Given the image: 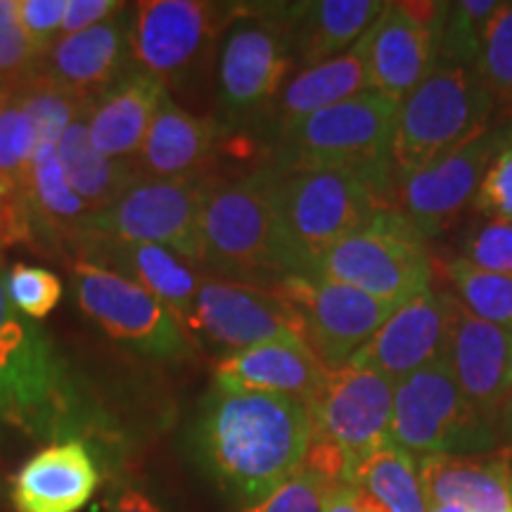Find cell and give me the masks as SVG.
Wrapping results in <instances>:
<instances>
[{"label": "cell", "mask_w": 512, "mask_h": 512, "mask_svg": "<svg viewBox=\"0 0 512 512\" xmlns=\"http://www.w3.org/2000/svg\"><path fill=\"white\" fill-rule=\"evenodd\" d=\"M311 432L304 399L214 387L197 413L192 444L214 482L252 505L304 465Z\"/></svg>", "instance_id": "1"}, {"label": "cell", "mask_w": 512, "mask_h": 512, "mask_svg": "<svg viewBox=\"0 0 512 512\" xmlns=\"http://www.w3.org/2000/svg\"><path fill=\"white\" fill-rule=\"evenodd\" d=\"M200 266L230 283L275 290L294 278L271 202L268 171L207 178L200 209Z\"/></svg>", "instance_id": "2"}, {"label": "cell", "mask_w": 512, "mask_h": 512, "mask_svg": "<svg viewBox=\"0 0 512 512\" xmlns=\"http://www.w3.org/2000/svg\"><path fill=\"white\" fill-rule=\"evenodd\" d=\"M297 67L292 3L235 10L216 55V112L221 136L264 128Z\"/></svg>", "instance_id": "3"}, {"label": "cell", "mask_w": 512, "mask_h": 512, "mask_svg": "<svg viewBox=\"0 0 512 512\" xmlns=\"http://www.w3.org/2000/svg\"><path fill=\"white\" fill-rule=\"evenodd\" d=\"M83 403L53 337L15 311L0 323V444L10 437L50 439L74 432Z\"/></svg>", "instance_id": "4"}, {"label": "cell", "mask_w": 512, "mask_h": 512, "mask_svg": "<svg viewBox=\"0 0 512 512\" xmlns=\"http://www.w3.org/2000/svg\"><path fill=\"white\" fill-rule=\"evenodd\" d=\"M271 202L290 254L294 275L311 278L313 264L339 240L361 230L380 211L384 192L351 169H294L266 166Z\"/></svg>", "instance_id": "5"}, {"label": "cell", "mask_w": 512, "mask_h": 512, "mask_svg": "<svg viewBox=\"0 0 512 512\" xmlns=\"http://www.w3.org/2000/svg\"><path fill=\"white\" fill-rule=\"evenodd\" d=\"M399 102L380 91H363L304 119L273 143L275 171L351 169L389 195L392 138Z\"/></svg>", "instance_id": "6"}, {"label": "cell", "mask_w": 512, "mask_h": 512, "mask_svg": "<svg viewBox=\"0 0 512 512\" xmlns=\"http://www.w3.org/2000/svg\"><path fill=\"white\" fill-rule=\"evenodd\" d=\"M235 5L204 0H140L131 5V69L166 95L188 100L209 79Z\"/></svg>", "instance_id": "7"}, {"label": "cell", "mask_w": 512, "mask_h": 512, "mask_svg": "<svg viewBox=\"0 0 512 512\" xmlns=\"http://www.w3.org/2000/svg\"><path fill=\"white\" fill-rule=\"evenodd\" d=\"M494 95L475 69L434 64L425 81L401 100L392 138L394 183L418 174L446 152L489 128Z\"/></svg>", "instance_id": "8"}, {"label": "cell", "mask_w": 512, "mask_h": 512, "mask_svg": "<svg viewBox=\"0 0 512 512\" xmlns=\"http://www.w3.org/2000/svg\"><path fill=\"white\" fill-rule=\"evenodd\" d=\"M311 278L356 287L401 306L430 290L432 261L411 221L396 207H382L361 230L320 254Z\"/></svg>", "instance_id": "9"}, {"label": "cell", "mask_w": 512, "mask_h": 512, "mask_svg": "<svg viewBox=\"0 0 512 512\" xmlns=\"http://www.w3.org/2000/svg\"><path fill=\"white\" fill-rule=\"evenodd\" d=\"M72 285L83 316L121 349L166 366L195 358L197 347L181 320L124 275L76 259Z\"/></svg>", "instance_id": "10"}, {"label": "cell", "mask_w": 512, "mask_h": 512, "mask_svg": "<svg viewBox=\"0 0 512 512\" xmlns=\"http://www.w3.org/2000/svg\"><path fill=\"white\" fill-rule=\"evenodd\" d=\"M392 441L418 458L467 456L494 446L498 430L460 392L446 356L394 384Z\"/></svg>", "instance_id": "11"}, {"label": "cell", "mask_w": 512, "mask_h": 512, "mask_svg": "<svg viewBox=\"0 0 512 512\" xmlns=\"http://www.w3.org/2000/svg\"><path fill=\"white\" fill-rule=\"evenodd\" d=\"M207 178L209 174L178 181L140 176L110 207L93 211L86 238L159 245L200 266V209Z\"/></svg>", "instance_id": "12"}, {"label": "cell", "mask_w": 512, "mask_h": 512, "mask_svg": "<svg viewBox=\"0 0 512 512\" xmlns=\"http://www.w3.org/2000/svg\"><path fill=\"white\" fill-rule=\"evenodd\" d=\"M311 439L332 448L351 470L392 441L394 382L356 366L328 368L306 399Z\"/></svg>", "instance_id": "13"}, {"label": "cell", "mask_w": 512, "mask_h": 512, "mask_svg": "<svg viewBox=\"0 0 512 512\" xmlns=\"http://www.w3.org/2000/svg\"><path fill=\"white\" fill-rule=\"evenodd\" d=\"M188 332L197 349L219 351L221 356L275 339L306 342L302 313L278 290L230 283L214 275L202 280Z\"/></svg>", "instance_id": "14"}, {"label": "cell", "mask_w": 512, "mask_h": 512, "mask_svg": "<svg viewBox=\"0 0 512 512\" xmlns=\"http://www.w3.org/2000/svg\"><path fill=\"white\" fill-rule=\"evenodd\" d=\"M297 306L306 325V342L325 368H342L392 313L396 304L382 302L356 287L325 278L294 275L275 287Z\"/></svg>", "instance_id": "15"}, {"label": "cell", "mask_w": 512, "mask_h": 512, "mask_svg": "<svg viewBox=\"0 0 512 512\" xmlns=\"http://www.w3.org/2000/svg\"><path fill=\"white\" fill-rule=\"evenodd\" d=\"M510 138L508 128L489 126L456 150L446 152L437 162L399 183L401 207L396 209L422 238H437L475 200L486 169Z\"/></svg>", "instance_id": "16"}, {"label": "cell", "mask_w": 512, "mask_h": 512, "mask_svg": "<svg viewBox=\"0 0 512 512\" xmlns=\"http://www.w3.org/2000/svg\"><path fill=\"white\" fill-rule=\"evenodd\" d=\"M448 3H389L368 31L370 91L401 100L437 64V38Z\"/></svg>", "instance_id": "17"}, {"label": "cell", "mask_w": 512, "mask_h": 512, "mask_svg": "<svg viewBox=\"0 0 512 512\" xmlns=\"http://www.w3.org/2000/svg\"><path fill=\"white\" fill-rule=\"evenodd\" d=\"M453 297L425 290L401 304L356 351L349 366L384 375L394 384L448 356Z\"/></svg>", "instance_id": "18"}, {"label": "cell", "mask_w": 512, "mask_h": 512, "mask_svg": "<svg viewBox=\"0 0 512 512\" xmlns=\"http://www.w3.org/2000/svg\"><path fill=\"white\" fill-rule=\"evenodd\" d=\"M131 72V5L79 34L60 36L41 60L38 74L91 107Z\"/></svg>", "instance_id": "19"}, {"label": "cell", "mask_w": 512, "mask_h": 512, "mask_svg": "<svg viewBox=\"0 0 512 512\" xmlns=\"http://www.w3.org/2000/svg\"><path fill=\"white\" fill-rule=\"evenodd\" d=\"M448 363L470 406L496 425L512 394V330L472 316L453 297Z\"/></svg>", "instance_id": "20"}, {"label": "cell", "mask_w": 512, "mask_h": 512, "mask_svg": "<svg viewBox=\"0 0 512 512\" xmlns=\"http://www.w3.org/2000/svg\"><path fill=\"white\" fill-rule=\"evenodd\" d=\"M76 254H79L76 259L110 268V271L124 275L131 283L143 287L145 292H150L174 313L188 330L192 313H195L197 292H200L204 280L197 271V264L159 245L105 238H86L76 249Z\"/></svg>", "instance_id": "21"}, {"label": "cell", "mask_w": 512, "mask_h": 512, "mask_svg": "<svg viewBox=\"0 0 512 512\" xmlns=\"http://www.w3.org/2000/svg\"><path fill=\"white\" fill-rule=\"evenodd\" d=\"M100 486V470L81 439L50 444L12 477L17 512H81Z\"/></svg>", "instance_id": "22"}, {"label": "cell", "mask_w": 512, "mask_h": 512, "mask_svg": "<svg viewBox=\"0 0 512 512\" xmlns=\"http://www.w3.org/2000/svg\"><path fill=\"white\" fill-rule=\"evenodd\" d=\"M221 140L214 117L185 110L164 95L133 166L138 176L159 181L207 176Z\"/></svg>", "instance_id": "23"}, {"label": "cell", "mask_w": 512, "mask_h": 512, "mask_svg": "<svg viewBox=\"0 0 512 512\" xmlns=\"http://www.w3.org/2000/svg\"><path fill=\"white\" fill-rule=\"evenodd\" d=\"M323 361L304 339H275L221 356L214 387L228 392H264L309 399L325 373Z\"/></svg>", "instance_id": "24"}, {"label": "cell", "mask_w": 512, "mask_h": 512, "mask_svg": "<svg viewBox=\"0 0 512 512\" xmlns=\"http://www.w3.org/2000/svg\"><path fill=\"white\" fill-rule=\"evenodd\" d=\"M370 91L368 74V34L335 60L318 64V67L302 69L275 100L271 114L264 126L268 140L278 143L287 133L294 131L304 119L325 107L354 98V95Z\"/></svg>", "instance_id": "25"}, {"label": "cell", "mask_w": 512, "mask_h": 512, "mask_svg": "<svg viewBox=\"0 0 512 512\" xmlns=\"http://www.w3.org/2000/svg\"><path fill=\"white\" fill-rule=\"evenodd\" d=\"M427 503L458 505L467 512H512V460L477 453L418 458Z\"/></svg>", "instance_id": "26"}, {"label": "cell", "mask_w": 512, "mask_h": 512, "mask_svg": "<svg viewBox=\"0 0 512 512\" xmlns=\"http://www.w3.org/2000/svg\"><path fill=\"white\" fill-rule=\"evenodd\" d=\"M164 95L155 79L136 69L126 72L86 110L88 138L95 150L105 157L133 162Z\"/></svg>", "instance_id": "27"}, {"label": "cell", "mask_w": 512, "mask_h": 512, "mask_svg": "<svg viewBox=\"0 0 512 512\" xmlns=\"http://www.w3.org/2000/svg\"><path fill=\"white\" fill-rule=\"evenodd\" d=\"M387 5L382 0L292 3V46L299 67H318L347 53L373 29Z\"/></svg>", "instance_id": "28"}, {"label": "cell", "mask_w": 512, "mask_h": 512, "mask_svg": "<svg viewBox=\"0 0 512 512\" xmlns=\"http://www.w3.org/2000/svg\"><path fill=\"white\" fill-rule=\"evenodd\" d=\"M22 190L29 209L31 240H46L50 247L79 249L93 211L69 185L57 147H36Z\"/></svg>", "instance_id": "29"}, {"label": "cell", "mask_w": 512, "mask_h": 512, "mask_svg": "<svg viewBox=\"0 0 512 512\" xmlns=\"http://www.w3.org/2000/svg\"><path fill=\"white\" fill-rule=\"evenodd\" d=\"M57 157L72 190L91 211L110 207L128 185L140 178L133 162L105 157L95 150L88 138L86 112L62 133Z\"/></svg>", "instance_id": "30"}, {"label": "cell", "mask_w": 512, "mask_h": 512, "mask_svg": "<svg viewBox=\"0 0 512 512\" xmlns=\"http://www.w3.org/2000/svg\"><path fill=\"white\" fill-rule=\"evenodd\" d=\"M349 486L368 496L382 512H427L418 458L396 444L363 458L351 470Z\"/></svg>", "instance_id": "31"}, {"label": "cell", "mask_w": 512, "mask_h": 512, "mask_svg": "<svg viewBox=\"0 0 512 512\" xmlns=\"http://www.w3.org/2000/svg\"><path fill=\"white\" fill-rule=\"evenodd\" d=\"M501 0H456L446 5L437 38V62L475 69L482 55L486 31L501 10Z\"/></svg>", "instance_id": "32"}, {"label": "cell", "mask_w": 512, "mask_h": 512, "mask_svg": "<svg viewBox=\"0 0 512 512\" xmlns=\"http://www.w3.org/2000/svg\"><path fill=\"white\" fill-rule=\"evenodd\" d=\"M444 275L463 309L486 323L512 330V275L484 271L460 256L448 261Z\"/></svg>", "instance_id": "33"}, {"label": "cell", "mask_w": 512, "mask_h": 512, "mask_svg": "<svg viewBox=\"0 0 512 512\" xmlns=\"http://www.w3.org/2000/svg\"><path fill=\"white\" fill-rule=\"evenodd\" d=\"M17 102L34 124L36 147H57L62 133L88 110L72 93L48 81L43 74H36L29 83L19 86Z\"/></svg>", "instance_id": "34"}, {"label": "cell", "mask_w": 512, "mask_h": 512, "mask_svg": "<svg viewBox=\"0 0 512 512\" xmlns=\"http://www.w3.org/2000/svg\"><path fill=\"white\" fill-rule=\"evenodd\" d=\"M475 72L494 100L512 107V3H503L489 24Z\"/></svg>", "instance_id": "35"}, {"label": "cell", "mask_w": 512, "mask_h": 512, "mask_svg": "<svg viewBox=\"0 0 512 512\" xmlns=\"http://www.w3.org/2000/svg\"><path fill=\"white\" fill-rule=\"evenodd\" d=\"M8 297L29 320H43L60 304L64 287L53 271L31 264H15L8 271Z\"/></svg>", "instance_id": "36"}, {"label": "cell", "mask_w": 512, "mask_h": 512, "mask_svg": "<svg viewBox=\"0 0 512 512\" xmlns=\"http://www.w3.org/2000/svg\"><path fill=\"white\" fill-rule=\"evenodd\" d=\"M335 486L339 484H332L330 479L302 465L278 489L261 501L245 505L240 512H323Z\"/></svg>", "instance_id": "37"}, {"label": "cell", "mask_w": 512, "mask_h": 512, "mask_svg": "<svg viewBox=\"0 0 512 512\" xmlns=\"http://www.w3.org/2000/svg\"><path fill=\"white\" fill-rule=\"evenodd\" d=\"M36 155V131L27 112L19 107L17 95L0 112V176L19 185L27 178Z\"/></svg>", "instance_id": "38"}, {"label": "cell", "mask_w": 512, "mask_h": 512, "mask_svg": "<svg viewBox=\"0 0 512 512\" xmlns=\"http://www.w3.org/2000/svg\"><path fill=\"white\" fill-rule=\"evenodd\" d=\"M41 69V57L24 36L17 15V0H0V81L24 86Z\"/></svg>", "instance_id": "39"}, {"label": "cell", "mask_w": 512, "mask_h": 512, "mask_svg": "<svg viewBox=\"0 0 512 512\" xmlns=\"http://www.w3.org/2000/svg\"><path fill=\"white\" fill-rule=\"evenodd\" d=\"M460 259L484 271L512 275V223L489 219L467 230Z\"/></svg>", "instance_id": "40"}, {"label": "cell", "mask_w": 512, "mask_h": 512, "mask_svg": "<svg viewBox=\"0 0 512 512\" xmlns=\"http://www.w3.org/2000/svg\"><path fill=\"white\" fill-rule=\"evenodd\" d=\"M472 204L486 219L512 223V138L486 169Z\"/></svg>", "instance_id": "41"}, {"label": "cell", "mask_w": 512, "mask_h": 512, "mask_svg": "<svg viewBox=\"0 0 512 512\" xmlns=\"http://www.w3.org/2000/svg\"><path fill=\"white\" fill-rule=\"evenodd\" d=\"M64 8H67V0H17L19 24L41 60L60 38Z\"/></svg>", "instance_id": "42"}, {"label": "cell", "mask_w": 512, "mask_h": 512, "mask_svg": "<svg viewBox=\"0 0 512 512\" xmlns=\"http://www.w3.org/2000/svg\"><path fill=\"white\" fill-rule=\"evenodd\" d=\"M31 240L29 209L17 181L0 176V252Z\"/></svg>", "instance_id": "43"}, {"label": "cell", "mask_w": 512, "mask_h": 512, "mask_svg": "<svg viewBox=\"0 0 512 512\" xmlns=\"http://www.w3.org/2000/svg\"><path fill=\"white\" fill-rule=\"evenodd\" d=\"M121 8H124V3H114V0H67L60 36L91 29L95 24L117 15Z\"/></svg>", "instance_id": "44"}, {"label": "cell", "mask_w": 512, "mask_h": 512, "mask_svg": "<svg viewBox=\"0 0 512 512\" xmlns=\"http://www.w3.org/2000/svg\"><path fill=\"white\" fill-rule=\"evenodd\" d=\"M110 512H169L155 494L138 484H121L112 496Z\"/></svg>", "instance_id": "45"}, {"label": "cell", "mask_w": 512, "mask_h": 512, "mask_svg": "<svg viewBox=\"0 0 512 512\" xmlns=\"http://www.w3.org/2000/svg\"><path fill=\"white\" fill-rule=\"evenodd\" d=\"M323 512H382V510L377 508L368 496H363L361 491H356L354 486L339 484L332 489Z\"/></svg>", "instance_id": "46"}, {"label": "cell", "mask_w": 512, "mask_h": 512, "mask_svg": "<svg viewBox=\"0 0 512 512\" xmlns=\"http://www.w3.org/2000/svg\"><path fill=\"white\" fill-rule=\"evenodd\" d=\"M496 427H498V434H501L503 439L512 441V394L508 396V401L503 403L501 413H498Z\"/></svg>", "instance_id": "47"}, {"label": "cell", "mask_w": 512, "mask_h": 512, "mask_svg": "<svg viewBox=\"0 0 512 512\" xmlns=\"http://www.w3.org/2000/svg\"><path fill=\"white\" fill-rule=\"evenodd\" d=\"M17 91H19V88L12 86V83L0 81V112H3V107L8 105V102H10L12 98H15Z\"/></svg>", "instance_id": "48"}]
</instances>
